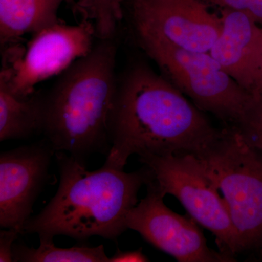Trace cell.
<instances>
[{
    "label": "cell",
    "instance_id": "cell-11",
    "mask_svg": "<svg viewBox=\"0 0 262 262\" xmlns=\"http://www.w3.org/2000/svg\"><path fill=\"white\" fill-rule=\"evenodd\" d=\"M222 31L210 54L250 94H262V26L250 15L222 8Z\"/></svg>",
    "mask_w": 262,
    "mask_h": 262
},
{
    "label": "cell",
    "instance_id": "cell-9",
    "mask_svg": "<svg viewBox=\"0 0 262 262\" xmlns=\"http://www.w3.org/2000/svg\"><path fill=\"white\" fill-rule=\"evenodd\" d=\"M138 39H151L195 52H209L222 19L201 0H128Z\"/></svg>",
    "mask_w": 262,
    "mask_h": 262
},
{
    "label": "cell",
    "instance_id": "cell-18",
    "mask_svg": "<svg viewBox=\"0 0 262 262\" xmlns=\"http://www.w3.org/2000/svg\"><path fill=\"white\" fill-rule=\"evenodd\" d=\"M20 233L14 229H4L0 232V261L11 262L15 239Z\"/></svg>",
    "mask_w": 262,
    "mask_h": 262
},
{
    "label": "cell",
    "instance_id": "cell-16",
    "mask_svg": "<svg viewBox=\"0 0 262 262\" xmlns=\"http://www.w3.org/2000/svg\"><path fill=\"white\" fill-rule=\"evenodd\" d=\"M234 126L246 142L262 155V94L253 96L244 116Z\"/></svg>",
    "mask_w": 262,
    "mask_h": 262
},
{
    "label": "cell",
    "instance_id": "cell-15",
    "mask_svg": "<svg viewBox=\"0 0 262 262\" xmlns=\"http://www.w3.org/2000/svg\"><path fill=\"white\" fill-rule=\"evenodd\" d=\"M127 0H88L89 17L94 20L96 37L113 39L117 25L123 17V5Z\"/></svg>",
    "mask_w": 262,
    "mask_h": 262
},
{
    "label": "cell",
    "instance_id": "cell-3",
    "mask_svg": "<svg viewBox=\"0 0 262 262\" xmlns=\"http://www.w3.org/2000/svg\"><path fill=\"white\" fill-rule=\"evenodd\" d=\"M116 55L112 39H101L44 96L42 133L56 152L67 153L83 164L91 155H107L117 90Z\"/></svg>",
    "mask_w": 262,
    "mask_h": 262
},
{
    "label": "cell",
    "instance_id": "cell-13",
    "mask_svg": "<svg viewBox=\"0 0 262 262\" xmlns=\"http://www.w3.org/2000/svg\"><path fill=\"white\" fill-rule=\"evenodd\" d=\"M44 96L18 98L0 84V141L27 139L42 132Z\"/></svg>",
    "mask_w": 262,
    "mask_h": 262
},
{
    "label": "cell",
    "instance_id": "cell-2",
    "mask_svg": "<svg viewBox=\"0 0 262 262\" xmlns=\"http://www.w3.org/2000/svg\"><path fill=\"white\" fill-rule=\"evenodd\" d=\"M60 174L58 190L39 214L26 222L22 234L39 239L66 236L85 241L103 237L116 241L127 228L126 218L136 206L142 186L152 178L146 165L127 173L103 165L90 171L64 152H56Z\"/></svg>",
    "mask_w": 262,
    "mask_h": 262
},
{
    "label": "cell",
    "instance_id": "cell-7",
    "mask_svg": "<svg viewBox=\"0 0 262 262\" xmlns=\"http://www.w3.org/2000/svg\"><path fill=\"white\" fill-rule=\"evenodd\" d=\"M96 28L84 19L77 25L58 23L33 34L26 48L13 45L5 52L0 84L18 98L35 93L42 81L63 73L92 48Z\"/></svg>",
    "mask_w": 262,
    "mask_h": 262
},
{
    "label": "cell",
    "instance_id": "cell-20",
    "mask_svg": "<svg viewBox=\"0 0 262 262\" xmlns=\"http://www.w3.org/2000/svg\"><path fill=\"white\" fill-rule=\"evenodd\" d=\"M260 251H261V254H262V248L261 250H260Z\"/></svg>",
    "mask_w": 262,
    "mask_h": 262
},
{
    "label": "cell",
    "instance_id": "cell-1",
    "mask_svg": "<svg viewBox=\"0 0 262 262\" xmlns=\"http://www.w3.org/2000/svg\"><path fill=\"white\" fill-rule=\"evenodd\" d=\"M168 79L138 63L117 85L103 165L124 170L132 155H198L222 135Z\"/></svg>",
    "mask_w": 262,
    "mask_h": 262
},
{
    "label": "cell",
    "instance_id": "cell-10",
    "mask_svg": "<svg viewBox=\"0 0 262 262\" xmlns=\"http://www.w3.org/2000/svg\"><path fill=\"white\" fill-rule=\"evenodd\" d=\"M46 141L19 146L0 155V227L22 234L34 203L49 178L53 155Z\"/></svg>",
    "mask_w": 262,
    "mask_h": 262
},
{
    "label": "cell",
    "instance_id": "cell-14",
    "mask_svg": "<svg viewBox=\"0 0 262 262\" xmlns=\"http://www.w3.org/2000/svg\"><path fill=\"white\" fill-rule=\"evenodd\" d=\"M38 248L23 244L13 246V261L19 262H110L103 245L96 247H57L53 239H39Z\"/></svg>",
    "mask_w": 262,
    "mask_h": 262
},
{
    "label": "cell",
    "instance_id": "cell-19",
    "mask_svg": "<svg viewBox=\"0 0 262 262\" xmlns=\"http://www.w3.org/2000/svg\"><path fill=\"white\" fill-rule=\"evenodd\" d=\"M149 261V258L143 253L142 248L134 251H122L117 248L116 252L112 257L110 262H146Z\"/></svg>",
    "mask_w": 262,
    "mask_h": 262
},
{
    "label": "cell",
    "instance_id": "cell-4",
    "mask_svg": "<svg viewBox=\"0 0 262 262\" xmlns=\"http://www.w3.org/2000/svg\"><path fill=\"white\" fill-rule=\"evenodd\" d=\"M198 158L223 196L238 239L239 253L262 248V155L234 126Z\"/></svg>",
    "mask_w": 262,
    "mask_h": 262
},
{
    "label": "cell",
    "instance_id": "cell-8",
    "mask_svg": "<svg viewBox=\"0 0 262 262\" xmlns=\"http://www.w3.org/2000/svg\"><path fill=\"white\" fill-rule=\"evenodd\" d=\"M146 194L129 212L127 228L136 231L157 249L179 262H234L236 258L210 248L192 217L179 215L164 203L165 194L153 179Z\"/></svg>",
    "mask_w": 262,
    "mask_h": 262
},
{
    "label": "cell",
    "instance_id": "cell-6",
    "mask_svg": "<svg viewBox=\"0 0 262 262\" xmlns=\"http://www.w3.org/2000/svg\"><path fill=\"white\" fill-rule=\"evenodd\" d=\"M139 160L151 170L153 181L165 195L177 198L188 214L213 234L219 251L234 258L239 254L238 239L225 199L198 157L144 155Z\"/></svg>",
    "mask_w": 262,
    "mask_h": 262
},
{
    "label": "cell",
    "instance_id": "cell-12",
    "mask_svg": "<svg viewBox=\"0 0 262 262\" xmlns=\"http://www.w3.org/2000/svg\"><path fill=\"white\" fill-rule=\"evenodd\" d=\"M72 0H0V42L2 48L27 34H36L58 23L62 3Z\"/></svg>",
    "mask_w": 262,
    "mask_h": 262
},
{
    "label": "cell",
    "instance_id": "cell-17",
    "mask_svg": "<svg viewBox=\"0 0 262 262\" xmlns=\"http://www.w3.org/2000/svg\"><path fill=\"white\" fill-rule=\"evenodd\" d=\"M222 8L243 12L262 26V0H209Z\"/></svg>",
    "mask_w": 262,
    "mask_h": 262
},
{
    "label": "cell",
    "instance_id": "cell-5",
    "mask_svg": "<svg viewBox=\"0 0 262 262\" xmlns=\"http://www.w3.org/2000/svg\"><path fill=\"white\" fill-rule=\"evenodd\" d=\"M145 51L183 94L196 107L235 125L253 99L209 52L188 51L169 43L138 39Z\"/></svg>",
    "mask_w": 262,
    "mask_h": 262
}]
</instances>
